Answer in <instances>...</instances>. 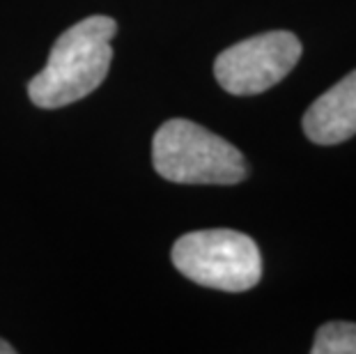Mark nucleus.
Segmentation results:
<instances>
[{"label": "nucleus", "mask_w": 356, "mask_h": 354, "mask_svg": "<svg viewBox=\"0 0 356 354\" xmlns=\"http://www.w3.org/2000/svg\"><path fill=\"white\" fill-rule=\"evenodd\" d=\"M154 170L177 184H239L248 168L244 154L225 138L191 120H168L152 140Z\"/></svg>", "instance_id": "f03ea898"}, {"label": "nucleus", "mask_w": 356, "mask_h": 354, "mask_svg": "<svg viewBox=\"0 0 356 354\" xmlns=\"http://www.w3.org/2000/svg\"><path fill=\"white\" fill-rule=\"evenodd\" d=\"M115 33L118 24L111 17H90L67 28L53 44L47 67L28 83L35 106H70L95 92L108 74Z\"/></svg>", "instance_id": "f257e3e1"}, {"label": "nucleus", "mask_w": 356, "mask_h": 354, "mask_svg": "<svg viewBox=\"0 0 356 354\" xmlns=\"http://www.w3.org/2000/svg\"><path fill=\"white\" fill-rule=\"evenodd\" d=\"M313 354H356L354 322H327L322 325L310 348Z\"/></svg>", "instance_id": "423d86ee"}, {"label": "nucleus", "mask_w": 356, "mask_h": 354, "mask_svg": "<svg viewBox=\"0 0 356 354\" xmlns=\"http://www.w3.org/2000/svg\"><path fill=\"white\" fill-rule=\"evenodd\" d=\"M172 265L193 283L223 292H246L262 278L257 244L228 228L181 235L172 246Z\"/></svg>", "instance_id": "7ed1b4c3"}, {"label": "nucleus", "mask_w": 356, "mask_h": 354, "mask_svg": "<svg viewBox=\"0 0 356 354\" xmlns=\"http://www.w3.org/2000/svg\"><path fill=\"white\" fill-rule=\"evenodd\" d=\"M14 352H17V350H14L7 341H3V338H0V354H14Z\"/></svg>", "instance_id": "0eeeda50"}, {"label": "nucleus", "mask_w": 356, "mask_h": 354, "mask_svg": "<svg viewBox=\"0 0 356 354\" xmlns=\"http://www.w3.org/2000/svg\"><path fill=\"white\" fill-rule=\"evenodd\" d=\"M301 58V42L287 30L248 37L225 49L214 63V77L225 92L260 95L283 81Z\"/></svg>", "instance_id": "20e7f679"}, {"label": "nucleus", "mask_w": 356, "mask_h": 354, "mask_svg": "<svg viewBox=\"0 0 356 354\" xmlns=\"http://www.w3.org/2000/svg\"><path fill=\"white\" fill-rule=\"evenodd\" d=\"M306 136L317 145H338L356 134V70L310 104L304 115Z\"/></svg>", "instance_id": "39448f33"}]
</instances>
